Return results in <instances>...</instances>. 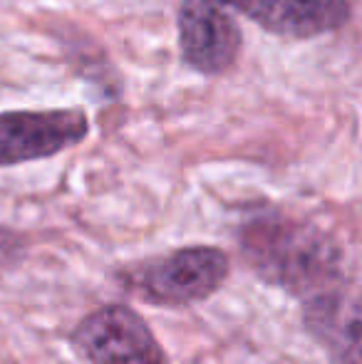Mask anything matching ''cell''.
Listing matches in <instances>:
<instances>
[{
	"mask_svg": "<svg viewBox=\"0 0 362 364\" xmlns=\"http://www.w3.org/2000/svg\"><path fill=\"white\" fill-rule=\"evenodd\" d=\"M176 28L181 60L193 73L216 77L236 65L241 30L223 0H181Z\"/></svg>",
	"mask_w": 362,
	"mask_h": 364,
	"instance_id": "cell-5",
	"label": "cell"
},
{
	"mask_svg": "<svg viewBox=\"0 0 362 364\" xmlns=\"http://www.w3.org/2000/svg\"><path fill=\"white\" fill-rule=\"evenodd\" d=\"M231 260L216 245H188L169 255L122 268L119 280L132 295L151 305H193L218 292Z\"/></svg>",
	"mask_w": 362,
	"mask_h": 364,
	"instance_id": "cell-2",
	"label": "cell"
},
{
	"mask_svg": "<svg viewBox=\"0 0 362 364\" xmlns=\"http://www.w3.org/2000/svg\"><path fill=\"white\" fill-rule=\"evenodd\" d=\"M303 325L328 352L330 364H360V297L355 283L300 302Z\"/></svg>",
	"mask_w": 362,
	"mask_h": 364,
	"instance_id": "cell-7",
	"label": "cell"
},
{
	"mask_svg": "<svg viewBox=\"0 0 362 364\" xmlns=\"http://www.w3.org/2000/svg\"><path fill=\"white\" fill-rule=\"evenodd\" d=\"M87 134L90 119L82 109L0 112V168L58 156Z\"/></svg>",
	"mask_w": 362,
	"mask_h": 364,
	"instance_id": "cell-4",
	"label": "cell"
},
{
	"mask_svg": "<svg viewBox=\"0 0 362 364\" xmlns=\"http://www.w3.org/2000/svg\"><path fill=\"white\" fill-rule=\"evenodd\" d=\"M25 255V238L18 230L0 225V270L15 265Z\"/></svg>",
	"mask_w": 362,
	"mask_h": 364,
	"instance_id": "cell-8",
	"label": "cell"
},
{
	"mask_svg": "<svg viewBox=\"0 0 362 364\" xmlns=\"http://www.w3.org/2000/svg\"><path fill=\"white\" fill-rule=\"evenodd\" d=\"M238 248L246 265L268 285L300 302L348 285L340 243L308 220L280 211H258L238 225Z\"/></svg>",
	"mask_w": 362,
	"mask_h": 364,
	"instance_id": "cell-1",
	"label": "cell"
},
{
	"mask_svg": "<svg viewBox=\"0 0 362 364\" xmlns=\"http://www.w3.org/2000/svg\"><path fill=\"white\" fill-rule=\"evenodd\" d=\"M70 345L90 364H166V355L144 317L129 305L112 302L85 315Z\"/></svg>",
	"mask_w": 362,
	"mask_h": 364,
	"instance_id": "cell-3",
	"label": "cell"
},
{
	"mask_svg": "<svg viewBox=\"0 0 362 364\" xmlns=\"http://www.w3.org/2000/svg\"><path fill=\"white\" fill-rule=\"evenodd\" d=\"M251 23L280 38L308 40L348 25L350 0H223Z\"/></svg>",
	"mask_w": 362,
	"mask_h": 364,
	"instance_id": "cell-6",
	"label": "cell"
}]
</instances>
